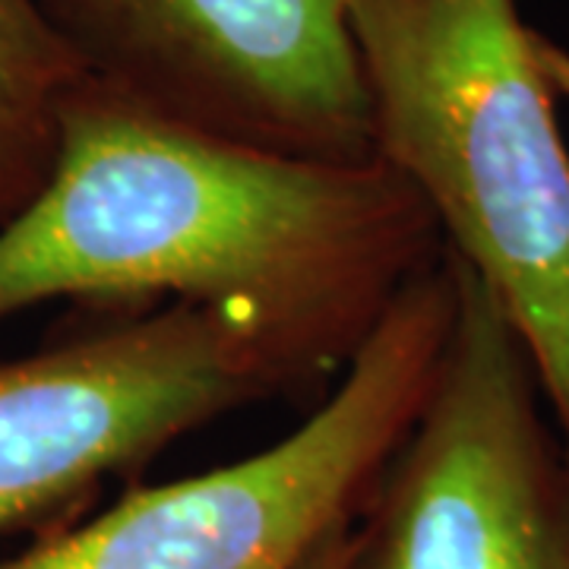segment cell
<instances>
[{"mask_svg": "<svg viewBox=\"0 0 569 569\" xmlns=\"http://www.w3.org/2000/svg\"><path fill=\"white\" fill-rule=\"evenodd\" d=\"M373 159L529 346L569 447V146L516 0H346Z\"/></svg>", "mask_w": 569, "mask_h": 569, "instance_id": "7a4b0ae2", "label": "cell"}, {"mask_svg": "<svg viewBox=\"0 0 569 569\" xmlns=\"http://www.w3.org/2000/svg\"><path fill=\"white\" fill-rule=\"evenodd\" d=\"M317 387L260 326L171 301L0 365V535L58 519L224 415Z\"/></svg>", "mask_w": 569, "mask_h": 569, "instance_id": "277c9868", "label": "cell"}, {"mask_svg": "<svg viewBox=\"0 0 569 569\" xmlns=\"http://www.w3.org/2000/svg\"><path fill=\"white\" fill-rule=\"evenodd\" d=\"M535 44H538V58H541V67H545L548 80L553 82L557 96L569 99V51L541 32H535Z\"/></svg>", "mask_w": 569, "mask_h": 569, "instance_id": "9c48e42d", "label": "cell"}, {"mask_svg": "<svg viewBox=\"0 0 569 569\" xmlns=\"http://www.w3.org/2000/svg\"><path fill=\"white\" fill-rule=\"evenodd\" d=\"M82 73L257 149L370 162L346 0H36Z\"/></svg>", "mask_w": 569, "mask_h": 569, "instance_id": "8992f818", "label": "cell"}, {"mask_svg": "<svg viewBox=\"0 0 569 569\" xmlns=\"http://www.w3.org/2000/svg\"><path fill=\"white\" fill-rule=\"evenodd\" d=\"M447 241L392 168L257 149L82 77L36 200L0 228V323L51 301H171L260 326L342 377Z\"/></svg>", "mask_w": 569, "mask_h": 569, "instance_id": "6da1fadb", "label": "cell"}, {"mask_svg": "<svg viewBox=\"0 0 569 569\" xmlns=\"http://www.w3.org/2000/svg\"><path fill=\"white\" fill-rule=\"evenodd\" d=\"M456 279L437 380L355 522L348 569H569L567 440L507 310L459 257Z\"/></svg>", "mask_w": 569, "mask_h": 569, "instance_id": "5b68a950", "label": "cell"}, {"mask_svg": "<svg viewBox=\"0 0 569 569\" xmlns=\"http://www.w3.org/2000/svg\"><path fill=\"white\" fill-rule=\"evenodd\" d=\"M82 77L36 0H0V228L48 181L63 104Z\"/></svg>", "mask_w": 569, "mask_h": 569, "instance_id": "52a82bcc", "label": "cell"}, {"mask_svg": "<svg viewBox=\"0 0 569 569\" xmlns=\"http://www.w3.org/2000/svg\"><path fill=\"white\" fill-rule=\"evenodd\" d=\"M351 548H355V522L342 526L339 531H332L323 545L317 548V553L307 560L305 569H348Z\"/></svg>", "mask_w": 569, "mask_h": 569, "instance_id": "ba28073f", "label": "cell"}, {"mask_svg": "<svg viewBox=\"0 0 569 569\" xmlns=\"http://www.w3.org/2000/svg\"><path fill=\"white\" fill-rule=\"evenodd\" d=\"M459 305L456 257L402 288L305 425L253 456L130 488L89 522L44 535L0 569H305L358 522L406 440L447 351Z\"/></svg>", "mask_w": 569, "mask_h": 569, "instance_id": "3957f363", "label": "cell"}]
</instances>
